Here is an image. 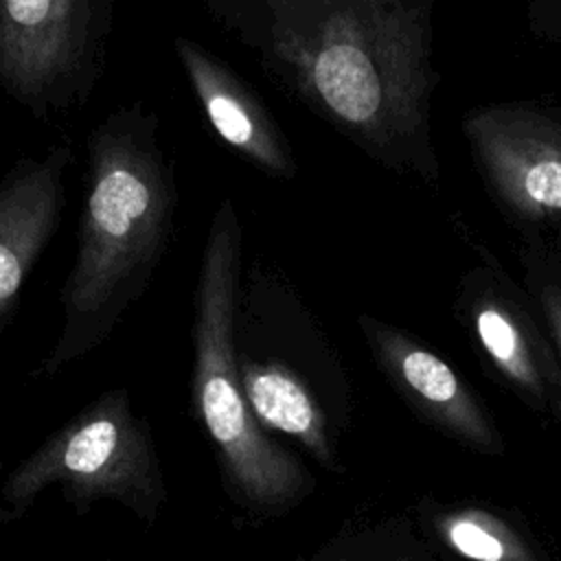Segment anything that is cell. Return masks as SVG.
Returning <instances> with one entry per match:
<instances>
[{"label":"cell","mask_w":561,"mask_h":561,"mask_svg":"<svg viewBox=\"0 0 561 561\" xmlns=\"http://www.w3.org/2000/svg\"><path fill=\"white\" fill-rule=\"evenodd\" d=\"M309 110L375 160L436 175L430 145L432 4L412 0H208Z\"/></svg>","instance_id":"cell-1"},{"label":"cell","mask_w":561,"mask_h":561,"mask_svg":"<svg viewBox=\"0 0 561 561\" xmlns=\"http://www.w3.org/2000/svg\"><path fill=\"white\" fill-rule=\"evenodd\" d=\"M178 184L158 114L140 99L114 107L85 140L77 254L61 327L35 377H53L112 337L145 296L175 230Z\"/></svg>","instance_id":"cell-2"},{"label":"cell","mask_w":561,"mask_h":561,"mask_svg":"<svg viewBox=\"0 0 561 561\" xmlns=\"http://www.w3.org/2000/svg\"><path fill=\"white\" fill-rule=\"evenodd\" d=\"M241 224L230 197L210 219L193 311L191 403L232 486L252 504L280 506L302 493L300 465L256 423L239 381L237 298Z\"/></svg>","instance_id":"cell-3"},{"label":"cell","mask_w":561,"mask_h":561,"mask_svg":"<svg viewBox=\"0 0 561 561\" xmlns=\"http://www.w3.org/2000/svg\"><path fill=\"white\" fill-rule=\"evenodd\" d=\"M50 484H59L79 506L114 497L145 519L156 515L164 500L160 458L151 427L134 412L127 388L103 390L59 425L11 471L2 500L18 515Z\"/></svg>","instance_id":"cell-4"},{"label":"cell","mask_w":561,"mask_h":561,"mask_svg":"<svg viewBox=\"0 0 561 561\" xmlns=\"http://www.w3.org/2000/svg\"><path fill=\"white\" fill-rule=\"evenodd\" d=\"M112 0H0V90L39 123L85 107L107 59Z\"/></svg>","instance_id":"cell-5"},{"label":"cell","mask_w":561,"mask_h":561,"mask_svg":"<svg viewBox=\"0 0 561 561\" xmlns=\"http://www.w3.org/2000/svg\"><path fill=\"white\" fill-rule=\"evenodd\" d=\"M480 173L526 219L561 217V116L528 105L473 110L462 123Z\"/></svg>","instance_id":"cell-6"},{"label":"cell","mask_w":561,"mask_h":561,"mask_svg":"<svg viewBox=\"0 0 561 561\" xmlns=\"http://www.w3.org/2000/svg\"><path fill=\"white\" fill-rule=\"evenodd\" d=\"M72 162V147L57 142L0 175V322L15 311L26 278L61 226Z\"/></svg>","instance_id":"cell-7"},{"label":"cell","mask_w":561,"mask_h":561,"mask_svg":"<svg viewBox=\"0 0 561 561\" xmlns=\"http://www.w3.org/2000/svg\"><path fill=\"white\" fill-rule=\"evenodd\" d=\"M173 48L215 134L259 169L291 175V153L259 96L195 39L180 35Z\"/></svg>","instance_id":"cell-8"},{"label":"cell","mask_w":561,"mask_h":561,"mask_svg":"<svg viewBox=\"0 0 561 561\" xmlns=\"http://www.w3.org/2000/svg\"><path fill=\"white\" fill-rule=\"evenodd\" d=\"M368 337L392 381L434 423L480 451L502 449L486 412L449 364L381 324H370Z\"/></svg>","instance_id":"cell-9"},{"label":"cell","mask_w":561,"mask_h":561,"mask_svg":"<svg viewBox=\"0 0 561 561\" xmlns=\"http://www.w3.org/2000/svg\"><path fill=\"white\" fill-rule=\"evenodd\" d=\"M243 397L259 425L300 440L318 460H331L324 419L305 386L283 366L239 357Z\"/></svg>","instance_id":"cell-10"},{"label":"cell","mask_w":561,"mask_h":561,"mask_svg":"<svg viewBox=\"0 0 561 561\" xmlns=\"http://www.w3.org/2000/svg\"><path fill=\"white\" fill-rule=\"evenodd\" d=\"M476 333L497 370L519 390L541 399L546 394L543 370L519 322L497 302H484L473 316Z\"/></svg>","instance_id":"cell-11"},{"label":"cell","mask_w":561,"mask_h":561,"mask_svg":"<svg viewBox=\"0 0 561 561\" xmlns=\"http://www.w3.org/2000/svg\"><path fill=\"white\" fill-rule=\"evenodd\" d=\"M436 533L456 554L471 561H539L535 550L504 519L480 508L440 515Z\"/></svg>","instance_id":"cell-12"},{"label":"cell","mask_w":561,"mask_h":561,"mask_svg":"<svg viewBox=\"0 0 561 561\" xmlns=\"http://www.w3.org/2000/svg\"><path fill=\"white\" fill-rule=\"evenodd\" d=\"M530 22L539 35L561 39V2H543L530 7Z\"/></svg>","instance_id":"cell-13"},{"label":"cell","mask_w":561,"mask_h":561,"mask_svg":"<svg viewBox=\"0 0 561 561\" xmlns=\"http://www.w3.org/2000/svg\"><path fill=\"white\" fill-rule=\"evenodd\" d=\"M543 309H546V316H548V322L554 331V340L561 348V291L559 289H548L543 294Z\"/></svg>","instance_id":"cell-14"}]
</instances>
